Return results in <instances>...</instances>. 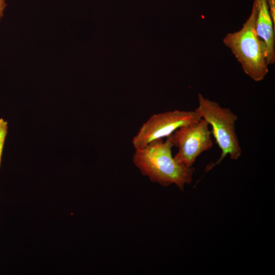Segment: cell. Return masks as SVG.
Instances as JSON below:
<instances>
[{
    "mask_svg": "<svg viewBox=\"0 0 275 275\" xmlns=\"http://www.w3.org/2000/svg\"><path fill=\"white\" fill-rule=\"evenodd\" d=\"M198 99V106L195 111L211 126V133L221 150L218 159L206 167L207 172L220 163L227 155L232 160L238 159L242 154V149L235 128L238 116L229 108L222 107L217 102L200 93Z\"/></svg>",
    "mask_w": 275,
    "mask_h": 275,
    "instance_id": "3957f363",
    "label": "cell"
},
{
    "mask_svg": "<svg viewBox=\"0 0 275 275\" xmlns=\"http://www.w3.org/2000/svg\"><path fill=\"white\" fill-rule=\"evenodd\" d=\"M172 134L165 141L156 140L135 149L132 161L141 173L151 181L165 187L175 184L183 190L185 185L192 182L195 170L175 160L172 152L174 147Z\"/></svg>",
    "mask_w": 275,
    "mask_h": 275,
    "instance_id": "6da1fadb",
    "label": "cell"
},
{
    "mask_svg": "<svg viewBox=\"0 0 275 275\" xmlns=\"http://www.w3.org/2000/svg\"><path fill=\"white\" fill-rule=\"evenodd\" d=\"M256 11L253 4L250 16L238 31L227 34L223 39L240 63L244 72L255 81L264 79L268 72L265 44L256 27Z\"/></svg>",
    "mask_w": 275,
    "mask_h": 275,
    "instance_id": "7a4b0ae2",
    "label": "cell"
},
{
    "mask_svg": "<svg viewBox=\"0 0 275 275\" xmlns=\"http://www.w3.org/2000/svg\"><path fill=\"white\" fill-rule=\"evenodd\" d=\"M201 119L195 110L175 109L153 114L133 137L132 145L134 149L142 148L154 140L167 138L182 126Z\"/></svg>",
    "mask_w": 275,
    "mask_h": 275,
    "instance_id": "277c9868",
    "label": "cell"
},
{
    "mask_svg": "<svg viewBox=\"0 0 275 275\" xmlns=\"http://www.w3.org/2000/svg\"><path fill=\"white\" fill-rule=\"evenodd\" d=\"M203 119L179 127L172 134L178 152L174 156L181 164L191 167L198 157L213 147L211 131Z\"/></svg>",
    "mask_w": 275,
    "mask_h": 275,
    "instance_id": "5b68a950",
    "label": "cell"
},
{
    "mask_svg": "<svg viewBox=\"0 0 275 275\" xmlns=\"http://www.w3.org/2000/svg\"><path fill=\"white\" fill-rule=\"evenodd\" d=\"M8 131V122L0 118V167L5 139Z\"/></svg>",
    "mask_w": 275,
    "mask_h": 275,
    "instance_id": "52a82bcc",
    "label": "cell"
},
{
    "mask_svg": "<svg viewBox=\"0 0 275 275\" xmlns=\"http://www.w3.org/2000/svg\"><path fill=\"white\" fill-rule=\"evenodd\" d=\"M273 24L275 26V0H266Z\"/></svg>",
    "mask_w": 275,
    "mask_h": 275,
    "instance_id": "ba28073f",
    "label": "cell"
},
{
    "mask_svg": "<svg viewBox=\"0 0 275 275\" xmlns=\"http://www.w3.org/2000/svg\"><path fill=\"white\" fill-rule=\"evenodd\" d=\"M7 6L5 0H0V20L3 17L4 10Z\"/></svg>",
    "mask_w": 275,
    "mask_h": 275,
    "instance_id": "9c48e42d",
    "label": "cell"
},
{
    "mask_svg": "<svg viewBox=\"0 0 275 275\" xmlns=\"http://www.w3.org/2000/svg\"><path fill=\"white\" fill-rule=\"evenodd\" d=\"M256 11V27L259 37L264 42L268 64L275 63V26L273 24L266 0H254Z\"/></svg>",
    "mask_w": 275,
    "mask_h": 275,
    "instance_id": "8992f818",
    "label": "cell"
}]
</instances>
